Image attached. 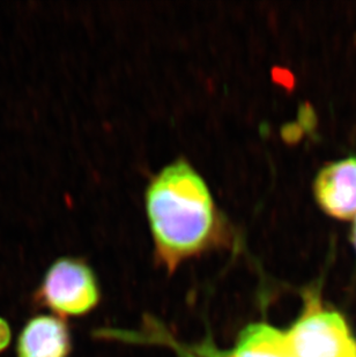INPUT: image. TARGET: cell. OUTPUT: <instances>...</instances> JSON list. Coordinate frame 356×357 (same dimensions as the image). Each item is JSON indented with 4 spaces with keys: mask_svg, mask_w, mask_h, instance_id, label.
I'll return each instance as SVG.
<instances>
[{
    "mask_svg": "<svg viewBox=\"0 0 356 357\" xmlns=\"http://www.w3.org/2000/svg\"><path fill=\"white\" fill-rule=\"evenodd\" d=\"M289 357H356V346L350 339L343 318L309 302L301 319L285 334Z\"/></svg>",
    "mask_w": 356,
    "mask_h": 357,
    "instance_id": "obj_3",
    "label": "cell"
},
{
    "mask_svg": "<svg viewBox=\"0 0 356 357\" xmlns=\"http://www.w3.org/2000/svg\"><path fill=\"white\" fill-rule=\"evenodd\" d=\"M144 209L156 257L169 272L227 238L207 183L186 160H176L151 179Z\"/></svg>",
    "mask_w": 356,
    "mask_h": 357,
    "instance_id": "obj_1",
    "label": "cell"
},
{
    "mask_svg": "<svg viewBox=\"0 0 356 357\" xmlns=\"http://www.w3.org/2000/svg\"><path fill=\"white\" fill-rule=\"evenodd\" d=\"M17 357H68L71 337L63 320L40 316L28 321L17 341Z\"/></svg>",
    "mask_w": 356,
    "mask_h": 357,
    "instance_id": "obj_5",
    "label": "cell"
},
{
    "mask_svg": "<svg viewBox=\"0 0 356 357\" xmlns=\"http://www.w3.org/2000/svg\"><path fill=\"white\" fill-rule=\"evenodd\" d=\"M352 241H353V244L356 249V215L354 218L353 228H352Z\"/></svg>",
    "mask_w": 356,
    "mask_h": 357,
    "instance_id": "obj_9",
    "label": "cell"
},
{
    "mask_svg": "<svg viewBox=\"0 0 356 357\" xmlns=\"http://www.w3.org/2000/svg\"><path fill=\"white\" fill-rule=\"evenodd\" d=\"M228 357H289L285 334L265 324L250 325L243 331L235 351Z\"/></svg>",
    "mask_w": 356,
    "mask_h": 357,
    "instance_id": "obj_6",
    "label": "cell"
},
{
    "mask_svg": "<svg viewBox=\"0 0 356 357\" xmlns=\"http://www.w3.org/2000/svg\"><path fill=\"white\" fill-rule=\"evenodd\" d=\"M36 296L56 314L80 316L96 307L100 290L87 264L75 258H61L47 270Z\"/></svg>",
    "mask_w": 356,
    "mask_h": 357,
    "instance_id": "obj_2",
    "label": "cell"
},
{
    "mask_svg": "<svg viewBox=\"0 0 356 357\" xmlns=\"http://www.w3.org/2000/svg\"><path fill=\"white\" fill-rule=\"evenodd\" d=\"M178 357H228L220 351H215L214 348L209 344H202L200 347L178 348Z\"/></svg>",
    "mask_w": 356,
    "mask_h": 357,
    "instance_id": "obj_7",
    "label": "cell"
},
{
    "mask_svg": "<svg viewBox=\"0 0 356 357\" xmlns=\"http://www.w3.org/2000/svg\"><path fill=\"white\" fill-rule=\"evenodd\" d=\"M12 331L6 320L0 318V353L5 351L10 342Z\"/></svg>",
    "mask_w": 356,
    "mask_h": 357,
    "instance_id": "obj_8",
    "label": "cell"
},
{
    "mask_svg": "<svg viewBox=\"0 0 356 357\" xmlns=\"http://www.w3.org/2000/svg\"><path fill=\"white\" fill-rule=\"evenodd\" d=\"M313 195L329 215L348 220L356 215V156L325 165L313 182Z\"/></svg>",
    "mask_w": 356,
    "mask_h": 357,
    "instance_id": "obj_4",
    "label": "cell"
}]
</instances>
